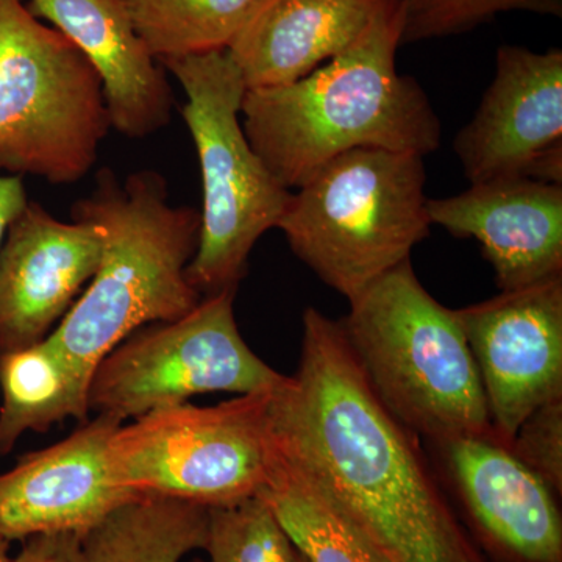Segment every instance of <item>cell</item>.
<instances>
[{"label": "cell", "instance_id": "cell-8", "mask_svg": "<svg viewBox=\"0 0 562 562\" xmlns=\"http://www.w3.org/2000/svg\"><path fill=\"white\" fill-rule=\"evenodd\" d=\"M271 392L214 406L180 403L122 424L106 443L111 479L139 498L209 508L257 497L271 472Z\"/></svg>", "mask_w": 562, "mask_h": 562}, {"label": "cell", "instance_id": "cell-14", "mask_svg": "<svg viewBox=\"0 0 562 562\" xmlns=\"http://www.w3.org/2000/svg\"><path fill=\"white\" fill-rule=\"evenodd\" d=\"M101 225L29 201L0 246V353L43 341L98 271Z\"/></svg>", "mask_w": 562, "mask_h": 562}, {"label": "cell", "instance_id": "cell-6", "mask_svg": "<svg viewBox=\"0 0 562 562\" xmlns=\"http://www.w3.org/2000/svg\"><path fill=\"white\" fill-rule=\"evenodd\" d=\"M160 65L187 95L181 116L201 165V236L188 280L203 297L236 292L255 244L277 228L292 192L273 177L244 133L247 88L227 50Z\"/></svg>", "mask_w": 562, "mask_h": 562}, {"label": "cell", "instance_id": "cell-22", "mask_svg": "<svg viewBox=\"0 0 562 562\" xmlns=\"http://www.w3.org/2000/svg\"><path fill=\"white\" fill-rule=\"evenodd\" d=\"M206 561L292 562L295 549L261 497L210 508Z\"/></svg>", "mask_w": 562, "mask_h": 562}, {"label": "cell", "instance_id": "cell-2", "mask_svg": "<svg viewBox=\"0 0 562 562\" xmlns=\"http://www.w3.org/2000/svg\"><path fill=\"white\" fill-rule=\"evenodd\" d=\"M402 29V0H382L360 38L310 76L246 91L244 133L286 190L349 150L438 149L441 121L427 92L395 65Z\"/></svg>", "mask_w": 562, "mask_h": 562}, {"label": "cell", "instance_id": "cell-26", "mask_svg": "<svg viewBox=\"0 0 562 562\" xmlns=\"http://www.w3.org/2000/svg\"><path fill=\"white\" fill-rule=\"evenodd\" d=\"M27 202V191L22 177L0 172V246L11 222L16 220Z\"/></svg>", "mask_w": 562, "mask_h": 562}, {"label": "cell", "instance_id": "cell-5", "mask_svg": "<svg viewBox=\"0 0 562 562\" xmlns=\"http://www.w3.org/2000/svg\"><path fill=\"white\" fill-rule=\"evenodd\" d=\"M425 179L422 155L349 150L291 195L277 228L292 254L350 303L430 235Z\"/></svg>", "mask_w": 562, "mask_h": 562}, {"label": "cell", "instance_id": "cell-7", "mask_svg": "<svg viewBox=\"0 0 562 562\" xmlns=\"http://www.w3.org/2000/svg\"><path fill=\"white\" fill-rule=\"evenodd\" d=\"M110 128L101 79L76 44L24 0H0V172L76 183Z\"/></svg>", "mask_w": 562, "mask_h": 562}, {"label": "cell", "instance_id": "cell-28", "mask_svg": "<svg viewBox=\"0 0 562 562\" xmlns=\"http://www.w3.org/2000/svg\"><path fill=\"white\" fill-rule=\"evenodd\" d=\"M292 562H308L305 560V558L302 557L301 553L297 552V550H295V554H294V558H292Z\"/></svg>", "mask_w": 562, "mask_h": 562}, {"label": "cell", "instance_id": "cell-17", "mask_svg": "<svg viewBox=\"0 0 562 562\" xmlns=\"http://www.w3.org/2000/svg\"><path fill=\"white\" fill-rule=\"evenodd\" d=\"M382 0H261L227 54L247 90L310 76L351 46Z\"/></svg>", "mask_w": 562, "mask_h": 562}, {"label": "cell", "instance_id": "cell-9", "mask_svg": "<svg viewBox=\"0 0 562 562\" xmlns=\"http://www.w3.org/2000/svg\"><path fill=\"white\" fill-rule=\"evenodd\" d=\"M235 294L206 295L180 319L147 325L117 344L92 373L90 412L125 424L194 395L276 390L284 375L244 341Z\"/></svg>", "mask_w": 562, "mask_h": 562}, {"label": "cell", "instance_id": "cell-15", "mask_svg": "<svg viewBox=\"0 0 562 562\" xmlns=\"http://www.w3.org/2000/svg\"><path fill=\"white\" fill-rule=\"evenodd\" d=\"M427 210L454 238L479 241L501 291L562 276V184L503 177L428 199Z\"/></svg>", "mask_w": 562, "mask_h": 562}, {"label": "cell", "instance_id": "cell-24", "mask_svg": "<svg viewBox=\"0 0 562 562\" xmlns=\"http://www.w3.org/2000/svg\"><path fill=\"white\" fill-rule=\"evenodd\" d=\"M508 447L517 460L562 497V397L532 412Z\"/></svg>", "mask_w": 562, "mask_h": 562}, {"label": "cell", "instance_id": "cell-18", "mask_svg": "<svg viewBox=\"0 0 562 562\" xmlns=\"http://www.w3.org/2000/svg\"><path fill=\"white\" fill-rule=\"evenodd\" d=\"M90 384L52 335L0 353V457L24 432H44L66 419H90Z\"/></svg>", "mask_w": 562, "mask_h": 562}, {"label": "cell", "instance_id": "cell-27", "mask_svg": "<svg viewBox=\"0 0 562 562\" xmlns=\"http://www.w3.org/2000/svg\"><path fill=\"white\" fill-rule=\"evenodd\" d=\"M10 542L0 539V562H11Z\"/></svg>", "mask_w": 562, "mask_h": 562}, {"label": "cell", "instance_id": "cell-4", "mask_svg": "<svg viewBox=\"0 0 562 562\" xmlns=\"http://www.w3.org/2000/svg\"><path fill=\"white\" fill-rule=\"evenodd\" d=\"M339 325L376 397L424 443L497 439L457 310L422 286L412 261L373 281Z\"/></svg>", "mask_w": 562, "mask_h": 562}, {"label": "cell", "instance_id": "cell-19", "mask_svg": "<svg viewBox=\"0 0 562 562\" xmlns=\"http://www.w3.org/2000/svg\"><path fill=\"white\" fill-rule=\"evenodd\" d=\"M258 497L308 562H387L327 491L272 443L271 472Z\"/></svg>", "mask_w": 562, "mask_h": 562}, {"label": "cell", "instance_id": "cell-16", "mask_svg": "<svg viewBox=\"0 0 562 562\" xmlns=\"http://www.w3.org/2000/svg\"><path fill=\"white\" fill-rule=\"evenodd\" d=\"M29 9L90 61L101 79L111 128L143 139L168 127L171 83L133 27L124 0H31Z\"/></svg>", "mask_w": 562, "mask_h": 562}, {"label": "cell", "instance_id": "cell-12", "mask_svg": "<svg viewBox=\"0 0 562 562\" xmlns=\"http://www.w3.org/2000/svg\"><path fill=\"white\" fill-rule=\"evenodd\" d=\"M453 150L471 184L503 177L562 184V50L502 46Z\"/></svg>", "mask_w": 562, "mask_h": 562}, {"label": "cell", "instance_id": "cell-25", "mask_svg": "<svg viewBox=\"0 0 562 562\" xmlns=\"http://www.w3.org/2000/svg\"><path fill=\"white\" fill-rule=\"evenodd\" d=\"M11 562H85L81 539L76 535H41L22 541Z\"/></svg>", "mask_w": 562, "mask_h": 562}, {"label": "cell", "instance_id": "cell-13", "mask_svg": "<svg viewBox=\"0 0 562 562\" xmlns=\"http://www.w3.org/2000/svg\"><path fill=\"white\" fill-rule=\"evenodd\" d=\"M124 422L95 414L63 441L22 454L0 473V539L25 541L41 535L83 538L136 495L113 482L105 450Z\"/></svg>", "mask_w": 562, "mask_h": 562}, {"label": "cell", "instance_id": "cell-1", "mask_svg": "<svg viewBox=\"0 0 562 562\" xmlns=\"http://www.w3.org/2000/svg\"><path fill=\"white\" fill-rule=\"evenodd\" d=\"M271 438L387 562H487L443 491L425 443L376 397L339 322L303 313L294 375L271 392Z\"/></svg>", "mask_w": 562, "mask_h": 562}, {"label": "cell", "instance_id": "cell-11", "mask_svg": "<svg viewBox=\"0 0 562 562\" xmlns=\"http://www.w3.org/2000/svg\"><path fill=\"white\" fill-rule=\"evenodd\" d=\"M492 430L509 446L532 412L562 397V276L457 310Z\"/></svg>", "mask_w": 562, "mask_h": 562}, {"label": "cell", "instance_id": "cell-3", "mask_svg": "<svg viewBox=\"0 0 562 562\" xmlns=\"http://www.w3.org/2000/svg\"><path fill=\"white\" fill-rule=\"evenodd\" d=\"M72 220L101 225L103 249L87 290L50 333L87 379L132 333L191 313L203 295L188 266L201 236V211L171 205L168 183L155 171L121 180L101 169L95 187L70 210Z\"/></svg>", "mask_w": 562, "mask_h": 562}, {"label": "cell", "instance_id": "cell-23", "mask_svg": "<svg viewBox=\"0 0 562 562\" xmlns=\"http://www.w3.org/2000/svg\"><path fill=\"white\" fill-rule=\"evenodd\" d=\"M562 16V0H402V44L471 32L498 14Z\"/></svg>", "mask_w": 562, "mask_h": 562}, {"label": "cell", "instance_id": "cell-10", "mask_svg": "<svg viewBox=\"0 0 562 562\" xmlns=\"http://www.w3.org/2000/svg\"><path fill=\"white\" fill-rule=\"evenodd\" d=\"M425 449L487 562H562L561 498L508 446L462 436Z\"/></svg>", "mask_w": 562, "mask_h": 562}, {"label": "cell", "instance_id": "cell-21", "mask_svg": "<svg viewBox=\"0 0 562 562\" xmlns=\"http://www.w3.org/2000/svg\"><path fill=\"white\" fill-rule=\"evenodd\" d=\"M261 0H124L158 63L227 50Z\"/></svg>", "mask_w": 562, "mask_h": 562}, {"label": "cell", "instance_id": "cell-20", "mask_svg": "<svg viewBox=\"0 0 562 562\" xmlns=\"http://www.w3.org/2000/svg\"><path fill=\"white\" fill-rule=\"evenodd\" d=\"M210 508L176 498L122 505L81 538L85 562H180L205 549Z\"/></svg>", "mask_w": 562, "mask_h": 562}]
</instances>
